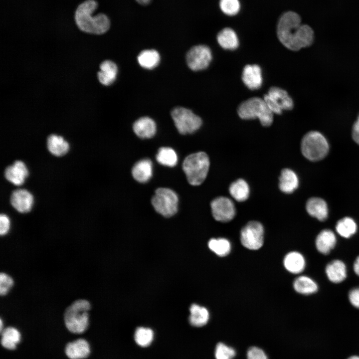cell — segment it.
<instances>
[{
  "label": "cell",
  "mask_w": 359,
  "mask_h": 359,
  "mask_svg": "<svg viewBox=\"0 0 359 359\" xmlns=\"http://www.w3.org/2000/svg\"><path fill=\"white\" fill-rule=\"evenodd\" d=\"M237 113L242 119L258 118L266 127L270 126L273 121V113L264 100L259 97L251 98L242 102L238 108Z\"/></svg>",
  "instance_id": "obj_5"
},
{
  "label": "cell",
  "mask_w": 359,
  "mask_h": 359,
  "mask_svg": "<svg viewBox=\"0 0 359 359\" xmlns=\"http://www.w3.org/2000/svg\"><path fill=\"white\" fill-rule=\"evenodd\" d=\"M242 80L249 89L251 90L259 89L263 82L260 67L256 64L246 65L243 70Z\"/></svg>",
  "instance_id": "obj_15"
},
{
  "label": "cell",
  "mask_w": 359,
  "mask_h": 359,
  "mask_svg": "<svg viewBox=\"0 0 359 359\" xmlns=\"http://www.w3.org/2000/svg\"><path fill=\"white\" fill-rule=\"evenodd\" d=\"M306 208L309 215L320 221H324L328 217L327 204L324 199L320 197L310 198L306 202Z\"/></svg>",
  "instance_id": "obj_19"
},
{
  "label": "cell",
  "mask_w": 359,
  "mask_h": 359,
  "mask_svg": "<svg viewBox=\"0 0 359 359\" xmlns=\"http://www.w3.org/2000/svg\"><path fill=\"white\" fill-rule=\"evenodd\" d=\"M337 243L335 233L329 229L321 230L315 240V246L319 252L323 255L329 254Z\"/></svg>",
  "instance_id": "obj_16"
},
{
  "label": "cell",
  "mask_w": 359,
  "mask_h": 359,
  "mask_svg": "<svg viewBox=\"0 0 359 359\" xmlns=\"http://www.w3.org/2000/svg\"><path fill=\"white\" fill-rule=\"evenodd\" d=\"M134 179L137 181L145 183L150 180L153 174V164L148 159L141 160L137 162L132 170Z\"/></svg>",
  "instance_id": "obj_23"
},
{
  "label": "cell",
  "mask_w": 359,
  "mask_h": 359,
  "mask_svg": "<svg viewBox=\"0 0 359 359\" xmlns=\"http://www.w3.org/2000/svg\"><path fill=\"white\" fill-rule=\"evenodd\" d=\"M139 4L143 5H146L149 4L152 0H135Z\"/></svg>",
  "instance_id": "obj_44"
},
{
  "label": "cell",
  "mask_w": 359,
  "mask_h": 359,
  "mask_svg": "<svg viewBox=\"0 0 359 359\" xmlns=\"http://www.w3.org/2000/svg\"><path fill=\"white\" fill-rule=\"evenodd\" d=\"M336 230L341 236L349 238L357 232V225L351 217H345L338 221L336 225Z\"/></svg>",
  "instance_id": "obj_32"
},
{
  "label": "cell",
  "mask_w": 359,
  "mask_h": 359,
  "mask_svg": "<svg viewBox=\"0 0 359 359\" xmlns=\"http://www.w3.org/2000/svg\"><path fill=\"white\" fill-rule=\"evenodd\" d=\"M2 325H3L2 321L1 319H0V332L2 331Z\"/></svg>",
  "instance_id": "obj_46"
},
{
  "label": "cell",
  "mask_w": 359,
  "mask_h": 359,
  "mask_svg": "<svg viewBox=\"0 0 359 359\" xmlns=\"http://www.w3.org/2000/svg\"><path fill=\"white\" fill-rule=\"evenodd\" d=\"M98 7L95 0H86L80 3L74 13V20L78 28L82 31L100 35L109 29L111 22L104 13L93 15Z\"/></svg>",
  "instance_id": "obj_2"
},
{
  "label": "cell",
  "mask_w": 359,
  "mask_h": 359,
  "mask_svg": "<svg viewBox=\"0 0 359 359\" xmlns=\"http://www.w3.org/2000/svg\"><path fill=\"white\" fill-rule=\"evenodd\" d=\"M303 156L311 161L324 158L328 153L329 145L325 136L320 132L312 131L306 133L301 143Z\"/></svg>",
  "instance_id": "obj_6"
},
{
  "label": "cell",
  "mask_w": 359,
  "mask_h": 359,
  "mask_svg": "<svg viewBox=\"0 0 359 359\" xmlns=\"http://www.w3.org/2000/svg\"><path fill=\"white\" fill-rule=\"evenodd\" d=\"M247 359H268L265 353L257 347L250 348L247 353Z\"/></svg>",
  "instance_id": "obj_39"
},
{
  "label": "cell",
  "mask_w": 359,
  "mask_h": 359,
  "mask_svg": "<svg viewBox=\"0 0 359 359\" xmlns=\"http://www.w3.org/2000/svg\"><path fill=\"white\" fill-rule=\"evenodd\" d=\"M277 34L281 43L293 51L310 46L315 39L313 29L308 24H302L299 14L291 10L283 13L280 17Z\"/></svg>",
  "instance_id": "obj_1"
},
{
  "label": "cell",
  "mask_w": 359,
  "mask_h": 359,
  "mask_svg": "<svg viewBox=\"0 0 359 359\" xmlns=\"http://www.w3.org/2000/svg\"><path fill=\"white\" fill-rule=\"evenodd\" d=\"M229 192L236 201L242 202L248 199L250 194V188L244 180L239 179L230 184Z\"/></svg>",
  "instance_id": "obj_29"
},
{
  "label": "cell",
  "mask_w": 359,
  "mask_h": 359,
  "mask_svg": "<svg viewBox=\"0 0 359 359\" xmlns=\"http://www.w3.org/2000/svg\"><path fill=\"white\" fill-rule=\"evenodd\" d=\"M212 59L211 51L205 45H198L191 47L186 55V60L189 68L193 71L206 69Z\"/></svg>",
  "instance_id": "obj_11"
},
{
  "label": "cell",
  "mask_w": 359,
  "mask_h": 359,
  "mask_svg": "<svg viewBox=\"0 0 359 359\" xmlns=\"http://www.w3.org/2000/svg\"><path fill=\"white\" fill-rule=\"evenodd\" d=\"M90 302L86 299H78L73 302L65 310L64 321L65 327L70 332L81 334L89 325Z\"/></svg>",
  "instance_id": "obj_3"
},
{
  "label": "cell",
  "mask_w": 359,
  "mask_h": 359,
  "mask_svg": "<svg viewBox=\"0 0 359 359\" xmlns=\"http://www.w3.org/2000/svg\"><path fill=\"white\" fill-rule=\"evenodd\" d=\"M137 59L141 66L146 69H152L159 64L160 56L156 50L147 49L140 53Z\"/></svg>",
  "instance_id": "obj_31"
},
{
  "label": "cell",
  "mask_w": 359,
  "mask_h": 359,
  "mask_svg": "<svg viewBox=\"0 0 359 359\" xmlns=\"http://www.w3.org/2000/svg\"><path fill=\"white\" fill-rule=\"evenodd\" d=\"M189 323L194 327H200L206 325L208 321L209 314L208 310L204 307L197 304H192L189 309Z\"/></svg>",
  "instance_id": "obj_28"
},
{
  "label": "cell",
  "mask_w": 359,
  "mask_h": 359,
  "mask_svg": "<svg viewBox=\"0 0 359 359\" xmlns=\"http://www.w3.org/2000/svg\"><path fill=\"white\" fill-rule=\"evenodd\" d=\"M154 339V332L150 328H138L134 334L136 343L140 346L146 347L149 346Z\"/></svg>",
  "instance_id": "obj_35"
},
{
  "label": "cell",
  "mask_w": 359,
  "mask_h": 359,
  "mask_svg": "<svg viewBox=\"0 0 359 359\" xmlns=\"http://www.w3.org/2000/svg\"><path fill=\"white\" fill-rule=\"evenodd\" d=\"M325 272L328 279L333 283H340L347 277L346 265L339 259L330 262L326 266Z\"/></svg>",
  "instance_id": "obj_17"
},
{
  "label": "cell",
  "mask_w": 359,
  "mask_h": 359,
  "mask_svg": "<svg viewBox=\"0 0 359 359\" xmlns=\"http://www.w3.org/2000/svg\"><path fill=\"white\" fill-rule=\"evenodd\" d=\"M208 246L212 251L221 257L227 255L231 250L230 242L224 238H211L208 241Z\"/></svg>",
  "instance_id": "obj_34"
},
{
  "label": "cell",
  "mask_w": 359,
  "mask_h": 359,
  "mask_svg": "<svg viewBox=\"0 0 359 359\" xmlns=\"http://www.w3.org/2000/svg\"><path fill=\"white\" fill-rule=\"evenodd\" d=\"M217 41L222 48L227 50H234L239 44L237 34L229 27H225L218 32Z\"/></svg>",
  "instance_id": "obj_26"
},
{
  "label": "cell",
  "mask_w": 359,
  "mask_h": 359,
  "mask_svg": "<svg viewBox=\"0 0 359 359\" xmlns=\"http://www.w3.org/2000/svg\"><path fill=\"white\" fill-rule=\"evenodd\" d=\"M293 288L298 293L305 295L314 294L318 290L317 283L306 275H301L296 278L293 282Z\"/></svg>",
  "instance_id": "obj_27"
},
{
  "label": "cell",
  "mask_w": 359,
  "mask_h": 359,
  "mask_svg": "<svg viewBox=\"0 0 359 359\" xmlns=\"http://www.w3.org/2000/svg\"><path fill=\"white\" fill-rule=\"evenodd\" d=\"M178 203V195L168 188H158L152 198V204L156 211L166 217H171L177 212Z\"/></svg>",
  "instance_id": "obj_7"
},
{
  "label": "cell",
  "mask_w": 359,
  "mask_h": 359,
  "mask_svg": "<svg viewBox=\"0 0 359 359\" xmlns=\"http://www.w3.org/2000/svg\"><path fill=\"white\" fill-rule=\"evenodd\" d=\"M65 352L70 359H85L90 353V346L85 340L79 339L67 344Z\"/></svg>",
  "instance_id": "obj_18"
},
{
  "label": "cell",
  "mask_w": 359,
  "mask_h": 359,
  "mask_svg": "<svg viewBox=\"0 0 359 359\" xmlns=\"http://www.w3.org/2000/svg\"><path fill=\"white\" fill-rule=\"evenodd\" d=\"M134 133L142 139L153 137L156 132V124L155 121L148 117L139 118L133 124Z\"/></svg>",
  "instance_id": "obj_20"
},
{
  "label": "cell",
  "mask_w": 359,
  "mask_h": 359,
  "mask_svg": "<svg viewBox=\"0 0 359 359\" xmlns=\"http://www.w3.org/2000/svg\"><path fill=\"white\" fill-rule=\"evenodd\" d=\"M13 284V280L10 276L4 272H1L0 274V295H6L12 287Z\"/></svg>",
  "instance_id": "obj_38"
},
{
  "label": "cell",
  "mask_w": 359,
  "mask_h": 359,
  "mask_svg": "<svg viewBox=\"0 0 359 359\" xmlns=\"http://www.w3.org/2000/svg\"><path fill=\"white\" fill-rule=\"evenodd\" d=\"M219 7L225 14L234 16L239 12L240 3L239 0H220Z\"/></svg>",
  "instance_id": "obj_36"
},
{
  "label": "cell",
  "mask_w": 359,
  "mask_h": 359,
  "mask_svg": "<svg viewBox=\"0 0 359 359\" xmlns=\"http://www.w3.org/2000/svg\"><path fill=\"white\" fill-rule=\"evenodd\" d=\"M348 298L350 303L359 309V286L352 289L349 292Z\"/></svg>",
  "instance_id": "obj_41"
},
{
  "label": "cell",
  "mask_w": 359,
  "mask_h": 359,
  "mask_svg": "<svg viewBox=\"0 0 359 359\" xmlns=\"http://www.w3.org/2000/svg\"><path fill=\"white\" fill-rule=\"evenodd\" d=\"M47 148L49 153L56 157H62L69 151V143L61 136L51 134L46 140Z\"/></svg>",
  "instance_id": "obj_22"
},
{
  "label": "cell",
  "mask_w": 359,
  "mask_h": 359,
  "mask_svg": "<svg viewBox=\"0 0 359 359\" xmlns=\"http://www.w3.org/2000/svg\"><path fill=\"white\" fill-rule=\"evenodd\" d=\"M9 201L11 206L17 211L26 213L31 210L34 198L33 195L28 190L18 188L11 192Z\"/></svg>",
  "instance_id": "obj_13"
},
{
  "label": "cell",
  "mask_w": 359,
  "mask_h": 359,
  "mask_svg": "<svg viewBox=\"0 0 359 359\" xmlns=\"http://www.w3.org/2000/svg\"><path fill=\"white\" fill-rule=\"evenodd\" d=\"M0 333L2 346L8 350L15 349L20 341L19 332L14 327H9L2 330Z\"/></svg>",
  "instance_id": "obj_30"
},
{
  "label": "cell",
  "mask_w": 359,
  "mask_h": 359,
  "mask_svg": "<svg viewBox=\"0 0 359 359\" xmlns=\"http://www.w3.org/2000/svg\"><path fill=\"white\" fill-rule=\"evenodd\" d=\"M10 227V221L8 216L4 213L0 215V234L1 236L6 235L9 231Z\"/></svg>",
  "instance_id": "obj_40"
},
{
  "label": "cell",
  "mask_w": 359,
  "mask_h": 359,
  "mask_svg": "<svg viewBox=\"0 0 359 359\" xmlns=\"http://www.w3.org/2000/svg\"><path fill=\"white\" fill-rule=\"evenodd\" d=\"M28 176V169L24 163L20 160L15 161L12 165L6 167L4 171L5 179L16 186L23 184Z\"/></svg>",
  "instance_id": "obj_14"
},
{
  "label": "cell",
  "mask_w": 359,
  "mask_h": 359,
  "mask_svg": "<svg viewBox=\"0 0 359 359\" xmlns=\"http://www.w3.org/2000/svg\"><path fill=\"white\" fill-rule=\"evenodd\" d=\"M214 355L216 359H233L236 352L232 347L219 343L216 346Z\"/></svg>",
  "instance_id": "obj_37"
},
{
  "label": "cell",
  "mask_w": 359,
  "mask_h": 359,
  "mask_svg": "<svg viewBox=\"0 0 359 359\" xmlns=\"http://www.w3.org/2000/svg\"><path fill=\"white\" fill-rule=\"evenodd\" d=\"M211 212L214 218L218 221L226 222L231 220L236 214L233 202L225 196L214 198L210 203Z\"/></svg>",
  "instance_id": "obj_12"
},
{
  "label": "cell",
  "mask_w": 359,
  "mask_h": 359,
  "mask_svg": "<svg viewBox=\"0 0 359 359\" xmlns=\"http://www.w3.org/2000/svg\"><path fill=\"white\" fill-rule=\"evenodd\" d=\"M299 179L296 174L290 169L282 170L279 177V187L281 191L291 193L298 187Z\"/></svg>",
  "instance_id": "obj_21"
},
{
  "label": "cell",
  "mask_w": 359,
  "mask_h": 359,
  "mask_svg": "<svg viewBox=\"0 0 359 359\" xmlns=\"http://www.w3.org/2000/svg\"><path fill=\"white\" fill-rule=\"evenodd\" d=\"M156 159L160 164L169 167H175L178 162V156L176 152L169 147H162L158 150Z\"/></svg>",
  "instance_id": "obj_33"
},
{
  "label": "cell",
  "mask_w": 359,
  "mask_h": 359,
  "mask_svg": "<svg viewBox=\"0 0 359 359\" xmlns=\"http://www.w3.org/2000/svg\"><path fill=\"white\" fill-rule=\"evenodd\" d=\"M346 359H359V355L353 354L348 357Z\"/></svg>",
  "instance_id": "obj_45"
},
{
  "label": "cell",
  "mask_w": 359,
  "mask_h": 359,
  "mask_svg": "<svg viewBox=\"0 0 359 359\" xmlns=\"http://www.w3.org/2000/svg\"><path fill=\"white\" fill-rule=\"evenodd\" d=\"M117 72L118 68L114 62L105 60L100 65V71L97 74L98 80L104 85H110L116 80Z\"/></svg>",
  "instance_id": "obj_24"
},
{
  "label": "cell",
  "mask_w": 359,
  "mask_h": 359,
  "mask_svg": "<svg viewBox=\"0 0 359 359\" xmlns=\"http://www.w3.org/2000/svg\"><path fill=\"white\" fill-rule=\"evenodd\" d=\"M207 155L203 152L187 156L182 163V169L191 185H199L205 180L209 168Z\"/></svg>",
  "instance_id": "obj_4"
},
{
  "label": "cell",
  "mask_w": 359,
  "mask_h": 359,
  "mask_svg": "<svg viewBox=\"0 0 359 359\" xmlns=\"http://www.w3.org/2000/svg\"><path fill=\"white\" fill-rule=\"evenodd\" d=\"M264 227L257 221L248 222L241 230L240 241L245 248L250 250H258L264 242Z\"/></svg>",
  "instance_id": "obj_9"
},
{
  "label": "cell",
  "mask_w": 359,
  "mask_h": 359,
  "mask_svg": "<svg viewBox=\"0 0 359 359\" xmlns=\"http://www.w3.org/2000/svg\"><path fill=\"white\" fill-rule=\"evenodd\" d=\"M175 125L181 134H191L202 125L201 118L191 110L183 107H176L171 113Z\"/></svg>",
  "instance_id": "obj_8"
},
{
  "label": "cell",
  "mask_w": 359,
  "mask_h": 359,
  "mask_svg": "<svg viewBox=\"0 0 359 359\" xmlns=\"http://www.w3.org/2000/svg\"><path fill=\"white\" fill-rule=\"evenodd\" d=\"M263 99L271 111L277 114H281L283 110H291L294 106L293 100L287 92L277 87L270 88Z\"/></svg>",
  "instance_id": "obj_10"
},
{
  "label": "cell",
  "mask_w": 359,
  "mask_h": 359,
  "mask_svg": "<svg viewBox=\"0 0 359 359\" xmlns=\"http://www.w3.org/2000/svg\"><path fill=\"white\" fill-rule=\"evenodd\" d=\"M353 269L355 274L359 277V255L356 258L354 261Z\"/></svg>",
  "instance_id": "obj_43"
},
{
  "label": "cell",
  "mask_w": 359,
  "mask_h": 359,
  "mask_svg": "<svg viewBox=\"0 0 359 359\" xmlns=\"http://www.w3.org/2000/svg\"><path fill=\"white\" fill-rule=\"evenodd\" d=\"M352 138L359 145V114L352 128Z\"/></svg>",
  "instance_id": "obj_42"
},
{
  "label": "cell",
  "mask_w": 359,
  "mask_h": 359,
  "mask_svg": "<svg viewBox=\"0 0 359 359\" xmlns=\"http://www.w3.org/2000/svg\"><path fill=\"white\" fill-rule=\"evenodd\" d=\"M284 265L287 271L293 274H299L305 269L306 261L302 254L297 251L288 253L284 257Z\"/></svg>",
  "instance_id": "obj_25"
}]
</instances>
